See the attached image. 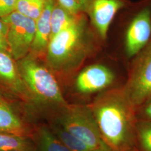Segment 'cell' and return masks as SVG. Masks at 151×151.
Listing matches in <instances>:
<instances>
[{"label":"cell","mask_w":151,"mask_h":151,"mask_svg":"<svg viewBox=\"0 0 151 151\" xmlns=\"http://www.w3.org/2000/svg\"><path fill=\"white\" fill-rule=\"evenodd\" d=\"M103 142L114 151L136 147V110L122 87L104 92L90 106Z\"/></svg>","instance_id":"1"},{"label":"cell","mask_w":151,"mask_h":151,"mask_svg":"<svg viewBox=\"0 0 151 151\" xmlns=\"http://www.w3.org/2000/svg\"><path fill=\"white\" fill-rule=\"evenodd\" d=\"M54 122L84 142L92 151H96L100 145L102 139L89 106L65 105Z\"/></svg>","instance_id":"2"},{"label":"cell","mask_w":151,"mask_h":151,"mask_svg":"<svg viewBox=\"0 0 151 151\" xmlns=\"http://www.w3.org/2000/svg\"><path fill=\"white\" fill-rule=\"evenodd\" d=\"M122 87L136 110L151 100V40L135 56L127 80Z\"/></svg>","instance_id":"3"},{"label":"cell","mask_w":151,"mask_h":151,"mask_svg":"<svg viewBox=\"0 0 151 151\" xmlns=\"http://www.w3.org/2000/svg\"><path fill=\"white\" fill-rule=\"evenodd\" d=\"M85 20L78 19L69 27L57 34L50 39L48 46V59L54 65L65 63L78 53L86 49Z\"/></svg>","instance_id":"4"},{"label":"cell","mask_w":151,"mask_h":151,"mask_svg":"<svg viewBox=\"0 0 151 151\" xmlns=\"http://www.w3.org/2000/svg\"><path fill=\"white\" fill-rule=\"evenodd\" d=\"M22 78L32 91L40 100L66 105L60 86L48 70L32 60H26L20 64Z\"/></svg>","instance_id":"5"},{"label":"cell","mask_w":151,"mask_h":151,"mask_svg":"<svg viewBox=\"0 0 151 151\" xmlns=\"http://www.w3.org/2000/svg\"><path fill=\"white\" fill-rule=\"evenodd\" d=\"M132 17L124 40L127 56H136L151 40V0H146L133 7Z\"/></svg>","instance_id":"6"},{"label":"cell","mask_w":151,"mask_h":151,"mask_svg":"<svg viewBox=\"0 0 151 151\" xmlns=\"http://www.w3.org/2000/svg\"><path fill=\"white\" fill-rule=\"evenodd\" d=\"M1 19L9 26L6 37L10 54L14 60H20L31 48L36 22L16 11Z\"/></svg>","instance_id":"7"},{"label":"cell","mask_w":151,"mask_h":151,"mask_svg":"<svg viewBox=\"0 0 151 151\" xmlns=\"http://www.w3.org/2000/svg\"><path fill=\"white\" fill-rule=\"evenodd\" d=\"M130 5L128 0H89L86 11L101 39L107 37L110 25L116 15Z\"/></svg>","instance_id":"8"},{"label":"cell","mask_w":151,"mask_h":151,"mask_svg":"<svg viewBox=\"0 0 151 151\" xmlns=\"http://www.w3.org/2000/svg\"><path fill=\"white\" fill-rule=\"evenodd\" d=\"M115 76L113 72L101 65H93L86 68L78 76L76 86L78 91L89 95L101 91L113 84Z\"/></svg>","instance_id":"9"},{"label":"cell","mask_w":151,"mask_h":151,"mask_svg":"<svg viewBox=\"0 0 151 151\" xmlns=\"http://www.w3.org/2000/svg\"><path fill=\"white\" fill-rule=\"evenodd\" d=\"M0 132L16 135L34 138L29 125L9 103L8 99L0 96Z\"/></svg>","instance_id":"10"},{"label":"cell","mask_w":151,"mask_h":151,"mask_svg":"<svg viewBox=\"0 0 151 151\" xmlns=\"http://www.w3.org/2000/svg\"><path fill=\"white\" fill-rule=\"evenodd\" d=\"M55 5V0H47L43 10L35 21V32L31 47L35 53H41L48 48L51 35V14Z\"/></svg>","instance_id":"11"},{"label":"cell","mask_w":151,"mask_h":151,"mask_svg":"<svg viewBox=\"0 0 151 151\" xmlns=\"http://www.w3.org/2000/svg\"><path fill=\"white\" fill-rule=\"evenodd\" d=\"M13 58L0 52V96L9 100L11 93L18 91L19 78Z\"/></svg>","instance_id":"12"},{"label":"cell","mask_w":151,"mask_h":151,"mask_svg":"<svg viewBox=\"0 0 151 151\" xmlns=\"http://www.w3.org/2000/svg\"><path fill=\"white\" fill-rule=\"evenodd\" d=\"M34 138L37 142L36 151H70L48 127H40Z\"/></svg>","instance_id":"13"},{"label":"cell","mask_w":151,"mask_h":151,"mask_svg":"<svg viewBox=\"0 0 151 151\" xmlns=\"http://www.w3.org/2000/svg\"><path fill=\"white\" fill-rule=\"evenodd\" d=\"M32 138L0 132V151H36Z\"/></svg>","instance_id":"14"},{"label":"cell","mask_w":151,"mask_h":151,"mask_svg":"<svg viewBox=\"0 0 151 151\" xmlns=\"http://www.w3.org/2000/svg\"><path fill=\"white\" fill-rule=\"evenodd\" d=\"M79 14H72L69 12L65 10L58 4H55L52 12L50 18V39L53 37L57 34L64 30L65 28L69 27L76 22V20L80 17L77 16Z\"/></svg>","instance_id":"15"},{"label":"cell","mask_w":151,"mask_h":151,"mask_svg":"<svg viewBox=\"0 0 151 151\" xmlns=\"http://www.w3.org/2000/svg\"><path fill=\"white\" fill-rule=\"evenodd\" d=\"M49 128L70 151H93L84 142L66 131L57 123H51Z\"/></svg>","instance_id":"16"},{"label":"cell","mask_w":151,"mask_h":151,"mask_svg":"<svg viewBox=\"0 0 151 151\" xmlns=\"http://www.w3.org/2000/svg\"><path fill=\"white\" fill-rule=\"evenodd\" d=\"M136 147L141 151H151V122L137 118L135 123Z\"/></svg>","instance_id":"17"},{"label":"cell","mask_w":151,"mask_h":151,"mask_svg":"<svg viewBox=\"0 0 151 151\" xmlns=\"http://www.w3.org/2000/svg\"><path fill=\"white\" fill-rule=\"evenodd\" d=\"M47 0H17L15 11L36 21Z\"/></svg>","instance_id":"18"},{"label":"cell","mask_w":151,"mask_h":151,"mask_svg":"<svg viewBox=\"0 0 151 151\" xmlns=\"http://www.w3.org/2000/svg\"><path fill=\"white\" fill-rule=\"evenodd\" d=\"M58 4L65 10L73 15L87 11L89 0H57Z\"/></svg>","instance_id":"19"},{"label":"cell","mask_w":151,"mask_h":151,"mask_svg":"<svg viewBox=\"0 0 151 151\" xmlns=\"http://www.w3.org/2000/svg\"><path fill=\"white\" fill-rule=\"evenodd\" d=\"M17 0H0V18L15 11Z\"/></svg>","instance_id":"20"},{"label":"cell","mask_w":151,"mask_h":151,"mask_svg":"<svg viewBox=\"0 0 151 151\" xmlns=\"http://www.w3.org/2000/svg\"><path fill=\"white\" fill-rule=\"evenodd\" d=\"M137 118L145 119L151 122V100L136 110Z\"/></svg>","instance_id":"21"},{"label":"cell","mask_w":151,"mask_h":151,"mask_svg":"<svg viewBox=\"0 0 151 151\" xmlns=\"http://www.w3.org/2000/svg\"><path fill=\"white\" fill-rule=\"evenodd\" d=\"M0 52L10 54L9 45L7 42L6 35L0 32Z\"/></svg>","instance_id":"22"},{"label":"cell","mask_w":151,"mask_h":151,"mask_svg":"<svg viewBox=\"0 0 151 151\" xmlns=\"http://www.w3.org/2000/svg\"><path fill=\"white\" fill-rule=\"evenodd\" d=\"M9 26L5 22H3L0 18V32L6 35L8 32Z\"/></svg>","instance_id":"23"},{"label":"cell","mask_w":151,"mask_h":151,"mask_svg":"<svg viewBox=\"0 0 151 151\" xmlns=\"http://www.w3.org/2000/svg\"><path fill=\"white\" fill-rule=\"evenodd\" d=\"M95 151H114L111 148H110L109 146L105 143L103 140L101 141L100 145Z\"/></svg>","instance_id":"24"},{"label":"cell","mask_w":151,"mask_h":151,"mask_svg":"<svg viewBox=\"0 0 151 151\" xmlns=\"http://www.w3.org/2000/svg\"><path fill=\"white\" fill-rule=\"evenodd\" d=\"M141 151L138 149V147H134V148H133L132 149H131V150H130L129 151Z\"/></svg>","instance_id":"25"},{"label":"cell","mask_w":151,"mask_h":151,"mask_svg":"<svg viewBox=\"0 0 151 151\" xmlns=\"http://www.w3.org/2000/svg\"><path fill=\"white\" fill-rule=\"evenodd\" d=\"M21 151V150H15V151Z\"/></svg>","instance_id":"26"}]
</instances>
